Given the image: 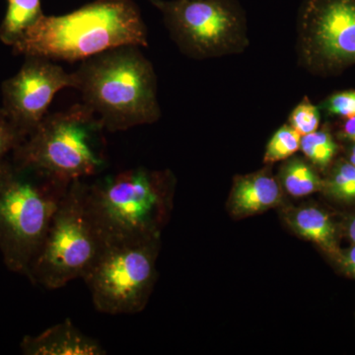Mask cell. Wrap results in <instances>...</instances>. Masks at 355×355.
Here are the masks:
<instances>
[{
    "instance_id": "obj_1",
    "label": "cell",
    "mask_w": 355,
    "mask_h": 355,
    "mask_svg": "<svg viewBox=\"0 0 355 355\" xmlns=\"http://www.w3.org/2000/svg\"><path fill=\"white\" fill-rule=\"evenodd\" d=\"M123 46H148L146 25L133 0H94L64 15H44L12 50L24 57L76 62Z\"/></svg>"
},
{
    "instance_id": "obj_2",
    "label": "cell",
    "mask_w": 355,
    "mask_h": 355,
    "mask_svg": "<svg viewBox=\"0 0 355 355\" xmlns=\"http://www.w3.org/2000/svg\"><path fill=\"white\" fill-rule=\"evenodd\" d=\"M76 90L105 130L111 132L150 125L161 116L157 78L140 46H123L81 62Z\"/></svg>"
},
{
    "instance_id": "obj_3",
    "label": "cell",
    "mask_w": 355,
    "mask_h": 355,
    "mask_svg": "<svg viewBox=\"0 0 355 355\" xmlns=\"http://www.w3.org/2000/svg\"><path fill=\"white\" fill-rule=\"evenodd\" d=\"M104 125L85 104L48 114L10 154L14 162L71 184L106 169Z\"/></svg>"
},
{
    "instance_id": "obj_4",
    "label": "cell",
    "mask_w": 355,
    "mask_h": 355,
    "mask_svg": "<svg viewBox=\"0 0 355 355\" xmlns=\"http://www.w3.org/2000/svg\"><path fill=\"white\" fill-rule=\"evenodd\" d=\"M69 184L0 161V251L11 272L27 275Z\"/></svg>"
},
{
    "instance_id": "obj_5",
    "label": "cell",
    "mask_w": 355,
    "mask_h": 355,
    "mask_svg": "<svg viewBox=\"0 0 355 355\" xmlns=\"http://www.w3.org/2000/svg\"><path fill=\"white\" fill-rule=\"evenodd\" d=\"M169 177L139 167L87 183L89 212L106 244L158 238Z\"/></svg>"
},
{
    "instance_id": "obj_6",
    "label": "cell",
    "mask_w": 355,
    "mask_h": 355,
    "mask_svg": "<svg viewBox=\"0 0 355 355\" xmlns=\"http://www.w3.org/2000/svg\"><path fill=\"white\" fill-rule=\"evenodd\" d=\"M86 189L85 180L69 184L26 275L33 284L53 291L84 279L101 254L106 243L89 212Z\"/></svg>"
},
{
    "instance_id": "obj_7",
    "label": "cell",
    "mask_w": 355,
    "mask_h": 355,
    "mask_svg": "<svg viewBox=\"0 0 355 355\" xmlns=\"http://www.w3.org/2000/svg\"><path fill=\"white\" fill-rule=\"evenodd\" d=\"M162 13L184 55L207 60L238 55L249 46L246 13L238 0H148Z\"/></svg>"
},
{
    "instance_id": "obj_8",
    "label": "cell",
    "mask_w": 355,
    "mask_h": 355,
    "mask_svg": "<svg viewBox=\"0 0 355 355\" xmlns=\"http://www.w3.org/2000/svg\"><path fill=\"white\" fill-rule=\"evenodd\" d=\"M158 238L110 243L84 282L93 305L108 315H132L146 307L155 280Z\"/></svg>"
},
{
    "instance_id": "obj_9",
    "label": "cell",
    "mask_w": 355,
    "mask_h": 355,
    "mask_svg": "<svg viewBox=\"0 0 355 355\" xmlns=\"http://www.w3.org/2000/svg\"><path fill=\"white\" fill-rule=\"evenodd\" d=\"M299 64L334 76L355 65V0H302L297 18Z\"/></svg>"
},
{
    "instance_id": "obj_10",
    "label": "cell",
    "mask_w": 355,
    "mask_h": 355,
    "mask_svg": "<svg viewBox=\"0 0 355 355\" xmlns=\"http://www.w3.org/2000/svg\"><path fill=\"white\" fill-rule=\"evenodd\" d=\"M69 87L76 88L74 72L49 58L29 55L19 71L2 83L1 107L26 139L48 114L58 91Z\"/></svg>"
},
{
    "instance_id": "obj_11",
    "label": "cell",
    "mask_w": 355,
    "mask_h": 355,
    "mask_svg": "<svg viewBox=\"0 0 355 355\" xmlns=\"http://www.w3.org/2000/svg\"><path fill=\"white\" fill-rule=\"evenodd\" d=\"M21 350L27 355H104L107 350L96 338L83 333L70 320L37 336H26Z\"/></svg>"
},
{
    "instance_id": "obj_12",
    "label": "cell",
    "mask_w": 355,
    "mask_h": 355,
    "mask_svg": "<svg viewBox=\"0 0 355 355\" xmlns=\"http://www.w3.org/2000/svg\"><path fill=\"white\" fill-rule=\"evenodd\" d=\"M280 200L279 182L263 170L236 179L230 205L235 216H246L275 207Z\"/></svg>"
},
{
    "instance_id": "obj_13",
    "label": "cell",
    "mask_w": 355,
    "mask_h": 355,
    "mask_svg": "<svg viewBox=\"0 0 355 355\" xmlns=\"http://www.w3.org/2000/svg\"><path fill=\"white\" fill-rule=\"evenodd\" d=\"M292 229L301 237L315 243L334 259L342 250L338 247V231L330 216L316 207H301L287 216Z\"/></svg>"
},
{
    "instance_id": "obj_14",
    "label": "cell",
    "mask_w": 355,
    "mask_h": 355,
    "mask_svg": "<svg viewBox=\"0 0 355 355\" xmlns=\"http://www.w3.org/2000/svg\"><path fill=\"white\" fill-rule=\"evenodd\" d=\"M44 16L41 0H7L6 16L0 25V41L14 46Z\"/></svg>"
},
{
    "instance_id": "obj_15",
    "label": "cell",
    "mask_w": 355,
    "mask_h": 355,
    "mask_svg": "<svg viewBox=\"0 0 355 355\" xmlns=\"http://www.w3.org/2000/svg\"><path fill=\"white\" fill-rule=\"evenodd\" d=\"M279 180L284 190L295 198L323 191L324 188V180L319 176L313 166L299 157L286 159L280 169Z\"/></svg>"
},
{
    "instance_id": "obj_16",
    "label": "cell",
    "mask_w": 355,
    "mask_h": 355,
    "mask_svg": "<svg viewBox=\"0 0 355 355\" xmlns=\"http://www.w3.org/2000/svg\"><path fill=\"white\" fill-rule=\"evenodd\" d=\"M338 149L333 135L326 128L301 137L300 150L312 165L319 169H327L331 165Z\"/></svg>"
},
{
    "instance_id": "obj_17",
    "label": "cell",
    "mask_w": 355,
    "mask_h": 355,
    "mask_svg": "<svg viewBox=\"0 0 355 355\" xmlns=\"http://www.w3.org/2000/svg\"><path fill=\"white\" fill-rule=\"evenodd\" d=\"M323 191L335 200L355 202V166L349 161L338 162L324 180Z\"/></svg>"
},
{
    "instance_id": "obj_18",
    "label": "cell",
    "mask_w": 355,
    "mask_h": 355,
    "mask_svg": "<svg viewBox=\"0 0 355 355\" xmlns=\"http://www.w3.org/2000/svg\"><path fill=\"white\" fill-rule=\"evenodd\" d=\"M301 135L291 125H284L268 142L263 161L268 164L286 161L300 149Z\"/></svg>"
},
{
    "instance_id": "obj_19",
    "label": "cell",
    "mask_w": 355,
    "mask_h": 355,
    "mask_svg": "<svg viewBox=\"0 0 355 355\" xmlns=\"http://www.w3.org/2000/svg\"><path fill=\"white\" fill-rule=\"evenodd\" d=\"M321 121V109L313 104L308 98L299 103L291 112L288 125L302 137L317 130Z\"/></svg>"
},
{
    "instance_id": "obj_20",
    "label": "cell",
    "mask_w": 355,
    "mask_h": 355,
    "mask_svg": "<svg viewBox=\"0 0 355 355\" xmlns=\"http://www.w3.org/2000/svg\"><path fill=\"white\" fill-rule=\"evenodd\" d=\"M319 107L328 116L342 118L355 116V90L334 93L324 99Z\"/></svg>"
},
{
    "instance_id": "obj_21",
    "label": "cell",
    "mask_w": 355,
    "mask_h": 355,
    "mask_svg": "<svg viewBox=\"0 0 355 355\" xmlns=\"http://www.w3.org/2000/svg\"><path fill=\"white\" fill-rule=\"evenodd\" d=\"M24 140V137L0 107V161L10 155Z\"/></svg>"
},
{
    "instance_id": "obj_22",
    "label": "cell",
    "mask_w": 355,
    "mask_h": 355,
    "mask_svg": "<svg viewBox=\"0 0 355 355\" xmlns=\"http://www.w3.org/2000/svg\"><path fill=\"white\" fill-rule=\"evenodd\" d=\"M336 261L347 275L355 279V244L345 251H340Z\"/></svg>"
},
{
    "instance_id": "obj_23",
    "label": "cell",
    "mask_w": 355,
    "mask_h": 355,
    "mask_svg": "<svg viewBox=\"0 0 355 355\" xmlns=\"http://www.w3.org/2000/svg\"><path fill=\"white\" fill-rule=\"evenodd\" d=\"M342 137L355 144V116L345 118L342 128Z\"/></svg>"
},
{
    "instance_id": "obj_24",
    "label": "cell",
    "mask_w": 355,
    "mask_h": 355,
    "mask_svg": "<svg viewBox=\"0 0 355 355\" xmlns=\"http://www.w3.org/2000/svg\"><path fill=\"white\" fill-rule=\"evenodd\" d=\"M347 237L355 244V216L352 217L347 223Z\"/></svg>"
},
{
    "instance_id": "obj_25",
    "label": "cell",
    "mask_w": 355,
    "mask_h": 355,
    "mask_svg": "<svg viewBox=\"0 0 355 355\" xmlns=\"http://www.w3.org/2000/svg\"><path fill=\"white\" fill-rule=\"evenodd\" d=\"M347 161H349L352 165L355 166V144H354V146L350 148L349 159H347Z\"/></svg>"
}]
</instances>
